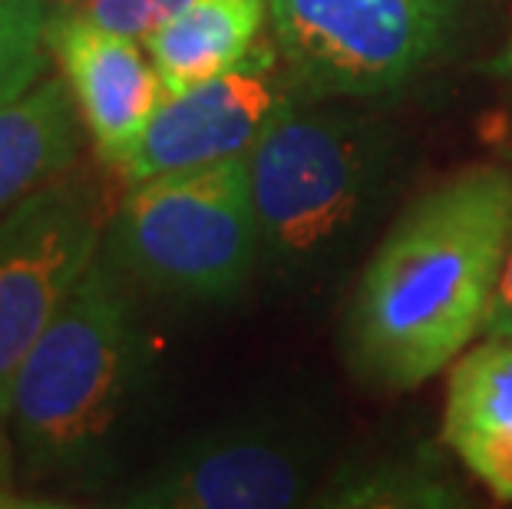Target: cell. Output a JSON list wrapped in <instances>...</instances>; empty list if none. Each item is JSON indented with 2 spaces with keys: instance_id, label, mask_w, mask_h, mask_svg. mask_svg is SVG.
<instances>
[{
  "instance_id": "obj_16",
  "label": "cell",
  "mask_w": 512,
  "mask_h": 509,
  "mask_svg": "<svg viewBox=\"0 0 512 509\" xmlns=\"http://www.w3.org/2000/svg\"><path fill=\"white\" fill-rule=\"evenodd\" d=\"M486 334H512V245H509V255H506L503 281H499L496 305H493V311H489V321H486Z\"/></svg>"
},
{
  "instance_id": "obj_11",
  "label": "cell",
  "mask_w": 512,
  "mask_h": 509,
  "mask_svg": "<svg viewBox=\"0 0 512 509\" xmlns=\"http://www.w3.org/2000/svg\"><path fill=\"white\" fill-rule=\"evenodd\" d=\"M83 119L67 80L43 77L0 106V215L47 182L67 176L83 149Z\"/></svg>"
},
{
  "instance_id": "obj_17",
  "label": "cell",
  "mask_w": 512,
  "mask_h": 509,
  "mask_svg": "<svg viewBox=\"0 0 512 509\" xmlns=\"http://www.w3.org/2000/svg\"><path fill=\"white\" fill-rule=\"evenodd\" d=\"M10 480H14V470H10V453L0 443V506H14V490H10Z\"/></svg>"
},
{
  "instance_id": "obj_1",
  "label": "cell",
  "mask_w": 512,
  "mask_h": 509,
  "mask_svg": "<svg viewBox=\"0 0 512 509\" xmlns=\"http://www.w3.org/2000/svg\"><path fill=\"white\" fill-rule=\"evenodd\" d=\"M509 245L512 166H466L410 199L347 301V371L394 394L446 371L486 334Z\"/></svg>"
},
{
  "instance_id": "obj_10",
  "label": "cell",
  "mask_w": 512,
  "mask_h": 509,
  "mask_svg": "<svg viewBox=\"0 0 512 509\" xmlns=\"http://www.w3.org/2000/svg\"><path fill=\"white\" fill-rule=\"evenodd\" d=\"M443 440L486 490L512 503V334H483L450 364Z\"/></svg>"
},
{
  "instance_id": "obj_14",
  "label": "cell",
  "mask_w": 512,
  "mask_h": 509,
  "mask_svg": "<svg viewBox=\"0 0 512 509\" xmlns=\"http://www.w3.org/2000/svg\"><path fill=\"white\" fill-rule=\"evenodd\" d=\"M50 0H0V106L14 103L47 73Z\"/></svg>"
},
{
  "instance_id": "obj_5",
  "label": "cell",
  "mask_w": 512,
  "mask_h": 509,
  "mask_svg": "<svg viewBox=\"0 0 512 509\" xmlns=\"http://www.w3.org/2000/svg\"><path fill=\"white\" fill-rule=\"evenodd\" d=\"M446 0H268V34L298 103L397 90L443 47Z\"/></svg>"
},
{
  "instance_id": "obj_13",
  "label": "cell",
  "mask_w": 512,
  "mask_h": 509,
  "mask_svg": "<svg viewBox=\"0 0 512 509\" xmlns=\"http://www.w3.org/2000/svg\"><path fill=\"white\" fill-rule=\"evenodd\" d=\"M308 506L328 509H453L466 506L463 486L423 453L377 457L334 470Z\"/></svg>"
},
{
  "instance_id": "obj_9",
  "label": "cell",
  "mask_w": 512,
  "mask_h": 509,
  "mask_svg": "<svg viewBox=\"0 0 512 509\" xmlns=\"http://www.w3.org/2000/svg\"><path fill=\"white\" fill-rule=\"evenodd\" d=\"M47 47L67 80L76 110L106 166L123 169L156 106L166 100L156 63L143 40L93 24L80 10H50Z\"/></svg>"
},
{
  "instance_id": "obj_2",
  "label": "cell",
  "mask_w": 512,
  "mask_h": 509,
  "mask_svg": "<svg viewBox=\"0 0 512 509\" xmlns=\"http://www.w3.org/2000/svg\"><path fill=\"white\" fill-rule=\"evenodd\" d=\"M397 156L380 116L341 100L294 103L248 153L258 268L278 285H328L384 215Z\"/></svg>"
},
{
  "instance_id": "obj_18",
  "label": "cell",
  "mask_w": 512,
  "mask_h": 509,
  "mask_svg": "<svg viewBox=\"0 0 512 509\" xmlns=\"http://www.w3.org/2000/svg\"><path fill=\"white\" fill-rule=\"evenodd\" d=\"M57 4H76V0H57Z\"/></svg>"
},
{
  "instance_id": "obj_4",
  "label": "cell",
  "mask_w": 512,
  "mask_h": 509,
  "mask_svg": "<svg viewBox=\"0 0 512 509\" xmlns=\"http://www.w3.org/2000/svg\"><path fill=\"white\" fill-rule=\"evenodd\" d=\"M106 262L162 298H238L258 272L248 156L129 182L106 229Z\"/></svg>"
},
{
  "instance_id": "obj_7",
  "label": "cell",
  "mask_w": 512,
  "mask_h": 509,
  "mask_svg": "<svg viewBox=\"0 0 512 509\" xmlns=\"http://www.w3.org/2000/svg\"><path fill=\"white\" fill-rule=\"evenodd\" d=\"M321 486L318 443L275 420H232L192 433L106 506L129 509H288Z\"/></svg>"
},
{
  "instance_id": "obj_3",
  "label": "cell",
  "mask_w": 512,
  "mask_h": 509,
  "mask_svg": "<svg viewBox=\"0 0 512 509\" xmlns=\"http://www.w3.org/2000/svg\"><path fill=\"white\" fill-rule=\"evenodd\" d=\"M146 351L133 298L96 258L27 351L10 391V453L27 483L83 480L139 387Z\"/></svg>"
},
{
  "instance_id": "obj_8",
  "label": "cell",
  "mask_w": 512,
  "mask_h": 509,
  "mask_svg": "<svg viewBox=\"0 0 512 509\" xmlns=\"http://www.w3.org/2000/svg\"><path fill=\"white\" fill-rule=\"evenodd\" d=\"M294 103L298 100L281 70L275 43L258 40V47L232 70L182 93H166L136 153L119 172L126 182H143L248 156L265 129Z\"/></svg>"
},
{
  "instance_id": "obj_19",
  "label": "cell",
  "mask_w": 512,
  "mask_h": 509,
  "mask_svg": "<svg viewBox=\"0 0 512 509\" xmlns=\"http://www.w3.org/2000/svg\"><path fill=\"white\" fill-rule=\"evenodd\" d=\"M446 4H450V7H456V4H460V0H446Z\"/></svg>"
},
{
  "instance_id": "obj_15",
  "label": "cell",
  "mask_w": 512,
  "mask_h": 509,
  "mask_svg": "<svg viewBox=\"0 0 512 509\" xmlns=\"http://www.w3.org/2000/svg\"><path fill=\"white\" fill-rule=\"evenodd\" d=\"M189 4L192 0H76V4L67 7L80 10L93 24L110 27L116 34L146 40Z\"/></svg>"
},
{
  "instance_id": "obj_12",
  "label": "cell",
  "mask_w": 512,
  "mask_h": 509,
  "mask_svg": "<svg viewBox=\"0 0 512 509\" xmlns=\"http://www.w3.org/2000/svg\"><path fill=\"white\" fill-rule=\"evenodd\" d=\"M265 27L268 0H192L143 43L166 93H182L242 63Z\"/></svg>"
},
{
  "instance_id": "obj_6",
  "label": "cell",
  "mask_w": 512,
  "mask_h": 509,
  "mask_svg": "<svg viewBox=\"0 0 512 509\" xmlns=\"http://www.w3.org/2000/svg\"><path fill=\"white\" fill-rule=\"evenodd\" d=\"M93 182L60 176L0 215V424L27 351L70 298L103 245Z\"/></svg>"
}]
</instances>
